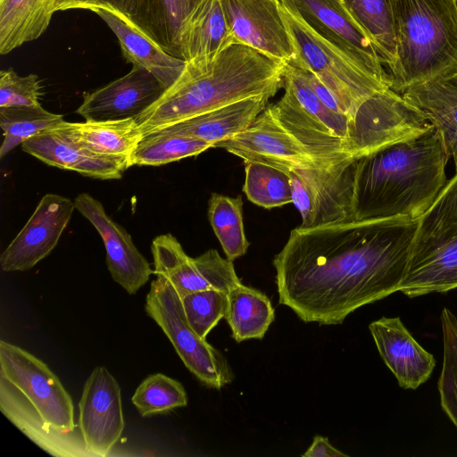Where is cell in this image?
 <instances>
[{"instance_id":"obj_9","label":"cell","mask_w":457,"mask_h":457,"mask_svg":"<svg viewBox=\"0 0 457 457\" xmlns=\"http://www.w3.org/2000/svg\"><path fill=\"white\" fill-rule=\"evenodd\" d=\"M285 9L361 70L386 84L390 78L370 37L343 0H279Z\"/></svg>"},{"instance_id":"obj_18","label":"cell","mask_w":457,"mask_h":457,"mask_svg":"<svg viewBox=\"0 0 457 457\" xmlns=\"http://www.w3.org/2000/svg\"><path fill=\"white\" fill-rule=\"evenodd\" d=\"M79 211L97 230L106 252V265L112 279L129 295L145 286L154 270L138 251L130 235L105 212L103 204L87 193L74 199Z\"/></svg>"},{"instance_id":"obj_21","label":"cell","mask_w":457,"mask_h":457,"mask_svg":"<svg viewBox=\"0 0 457 457\" xmlns=\"http://www.w3.org/2000/svg\"><path fill=\"white\" fill-rule=\"evenodd\" d=\"M369 328L382 360L401 387L416 389L430 378L436 365L434 356L414 339L399 317H382Z\"/></svg>"},{"instance_id":"obj_25","label":"cell","mask_w":457,"mask_h":457,"mask_svg":"<svg viewBox=\"0 0 457 457\" xmlns=\"http://www.w3.org/2000/svg\"><path fill=\"white\" fill-rule=\"evenodd\" d=\"M401 95L437 129L457 172V79L447 71Z\"/></svg>"},{"instance_id":"obj_1","label":"cell","mask_w":457,"mask_h":457,"mask_svg":"<svg viewBox=\"0 0 457 457\" xmlns=\"http://www.w3.org/2000/svg\"><path fill=\"white\" fill-rule=\"evenodd\" d=\"M417 222L351 220L293 229L273 260L279 303L304 322L336 325L398 292Z\"/></svg>"},{"instance_id":"obj_22","label":"cell","mask_w":457,"mask_h":457,"mask_svg":"<svg viewBox=\"0 0 457 457\" xmlns=\"http://www.w3.org/2000/svg\"><path fill=\"white\" fill-rule=\"evenodd\" d=\"M0 411L29 439L53 456L94 457L86 449L79 425L71 433L54 429L42 419L31 403L2 376Z\"/></svg>"},{"instance_id":"obj_12","label":"cell","mask_w":457,"mask_h":457,"mask_svg":"<svg viewBox=\"0 0 457 457\" xmlns=\"http://www.w3.org/2000/svg\"><path fill=\"white\" fill-rule=\"evenodd\" d=\"M154 274L162 276L179 295L204 290H219L228 294L241 284L233 262L210 249L201 255L188 256L171 234L160 235L152 242Z\"/></svg>"},{"instance_id":"obj_36","label":"cell","mask_w":457,"mask_h":457,"mask_svg":"<svg viewBox=\"0 0 457 457\" xmlns=\"http://www.w3.org/2000/svg\"><path fill=\"white\" fill-rule=\"evenodd\" d=\"M444 361L438 379L443 411L457 428V318L448 309L441 314Z\"/></svg>"},{"instance_id":"obj_15","label":"cell","mask_w":457,"mask_h":457,"mask_svg":"<svg viewBox=\"0 0 457 457\" xmlns=\"http://www.w3.org/2000/svg\"><path fill=\"white\" fill-rule=\"evenodd\" d=\"M235 43L291 63L295 48L279 0H220Z\"/></svg>"},{"instance_id":"obj_34","label":"cell","mask_w":457,"mask_h":457,"mask_svg":"<svg viewBox=\"0 0 457 457\" xmlns=\"http://www.w3.org/2000/svg\"><path fill=\"white\" fill-rule=\"evenodd\" d=\"M243 191L256 205L273 208L293 204L290 178L284 170L260 162L246 161Z\"/></svg>"},{"instance_id":"obj_20","label":"cell","mask_w":457,"mask_h":457,"mask_svg":"<svg viewBox=\"0 0 457 457\" xmlns=\"http://www.w3.org/2000/svg\"><path fill=\"white\" fill-rule=\"evenodd\" d=\"M21 149L43 162L98 179H118L130 167L129 158L104 155L70 140L55 128L22 143Z\"/></svg>"},{"instance_id":"obj_7","label":"cell","mask_w":457,"mask_h":457,"mask_svg":"<svg viewBox=\"0 0 457 457\" xmlns=\"http://www.w3.org/2000/svg\"><path fill=\"white\" fill-rule=\"evenodd\" d=\"M145 311L167 336L185 366L204 386L220 389L233 380L226 357L192 329L180 296L164 277L156 276L151 282Z\"/></svg>"},{"instance_id":"obj_39","label":"cell","mask_w":457,"mask_h":457,"mask_svg":"<svg viewBox=\"0 0 457 457\" xmlns=\"http://www.w3.org/2000/svg\"><path fill=\"white\" fill-rule=\"evenodd\" d=\"M293 66V65H292ZM301 74L303 76L311 88L313 90L320 101L328 109L337 112H344V110L338 102L334 93L324 85L314 74L311 71L296 67ZM347 114V113H346Z\"/></svg>"},{"instance_id":"obj_3","label":"cell","mask_w":457,"mask_h":457,"mask_svg":"<svg viewBox=\"0 0 457 457\" xmlns=\"http://www.w3.org/2000/svg\"><path fill=\"white\" fill-rule=\"evenodd\" d=\"M437 129L392 143L352 163L353 220H419L448 183Z\"/></svg>"},{"instance_id":"obj_32","label":"cell","mask_w":457,"mask_h":457,"mask_svg":"<svg viewBox=\"0 0 457 457\" xmlns=\"http://www.w3.org/2000/svg\"><path fill=\"white\" fill-rule=\"evenodd\" d=\"M242 198L212 193L208 203V218L221 247L229 261L245 255L246 239L242 214Z\"/></svg>"},{"instance_id":"obj_2","label":"cell","mask_w":457,"mask_h":457,"mask_svg":"<svg viewBox=\"0 0 457 457\" xmlns=\"http://www.w3.org/2000/svg\"><path fill=\"white\" fill-rule=\"evenodd\" d=\"M283 96L268 105L278 122L326 163L354 160L419 135L430 127L425 114L391 88L365 100L355 115L327 108L299 70L286 64Z\"/></svg>"},{"instance_id":"obj_28","label":"cell","mask_w":457,"mask_h":457,"mask_svg":"<svg viewBox=\"0 0 457 457\" xmlns=\"http://www.w3.org/2000/svg\"><path fill=\"white\" fill-rule=\"evenodd\" d=\"M54 0H0V54L38 38L54 13Z\"/></svg>"},{"instance_id":"obj_8","label":"cell","mask_w":457,"mask_h":457,"mask_svg":"<svg viewBox=\"0 0 457 457\" xmlns=\"http://www.w3.org/2000/svg\"><path fill=\"white\" fill-rule=\"evenodd\" d=\"M281 11L295 48V59L289 65L314 74L334 93L345 113L355 115L365 100L390 88L320 38L282 4Z\"/></svg>"},{"instance_id":"obj_23","label":"cell","mask_w":457,"mask_h":457,"mask_svg":"<svg viewBox=\"0 0 457 457\" xmlns=\"http://www.w3.org/2000/svg\"><path fill=\"white\" fill-rule=\"evenodd\" d=\"M220 0H204L186 25L181 37L185 71L201 73L234 44Z\"/></svg>"},{"instance_id":"obj_14","label":"cell","mask_w":457,"mask_h":457,"mask_svg":"<svg viewBox=\"0 0 457 457\" xmlns=\"http://www.w3.org/2000/svg\"><path fill=\"white\" fill-rule=\"evenodd\" d=\"M79 422L86 449L94 457H106L125 427L120 387L104 366L87 378L79 403Z\"/></svg>"},{"instance_id":"obj_6","label":"cell","mask_w":457,"mask_h":457,"mask_svg":"<svg viewBox=\"0 0 457 457\" xmlns=\"http://www.w3.org/2000/svg\"><path fill=\"white\" fill-rule=\"evenodd\" d=\"M457 288V172L418 220L399 291L410 298Z\"/></svg>"},{"instance_id":"obj_19","label":"cell","mask_w":457,"mask_h":457,"mask_svg":"<svg viewBox=\"0 0 457 457\" xmlns=\"http://www.w3.org/2000/svg\"><path fill=\"white\" fill-rule=\"evenodd\" d=\"M166 87L147 70L132 66L129 72L91 92L83 93L76 112L85 120L136 118L152 105Z\"/></svg>"},{"instance_id":"obj_41","label":"cell","mask_w":457,"mask_h":457,"mask_svg":"<svg viewBox=\"0 0 457 457\" xmlns=\"http://www.w3.org/2000/svg\"><path fill=\"white\" fill-rule=\"evenodd\" d=\"M54 12L72 9L89 10L94 12L99 10V0H54Z\"/></svg>"},{"instance_id":"obj_16","label":"cell","mask_w":457,"mask_h":457,"mask_svg":"<svg viewBox=\"0 0 457 457\" xmlns=\"http://www.w3.org/2000/svg\"><path fill=\"white\" fill-rule=\"evenodd\" d=\"M74 201L55 194L45 195L24 227L0 256L3 271H25L51 253L67 227Z\"/></svg>"},{"instance_id":"obj_33","label":"cell","mask_w":457,"mask_h":457,"mask_svg":"<svg viewBox=\"0 0 457 457\" xmlns=\"http://www.w3.org/2000/svg\"><path fill=\"white\" fill-rule=\"evenodd\" d=\"M64 121L62 114L50 112L42 105L0 108V127L4 132L0 158L28 139Z\"/></svg>"},{"instance_id":"obj_11","label":"cell","mask_w":457,"mask_h":457,"mask_svg":"<svg viewBox=\"0 0 457 457\" xmlns=\"http://www.w3.org/2000/svg\"><path fill=\"white\" fill-rule=\"evenodd\" d=\"M354 160L287 172L290 178L293 204L302 217L301 228L353 220L352 163Z\"/></svg>"},{"instance_id":"obj_31","label":"cell","mask_w":457,"mask_h":457,"mask_svg":"<svg viewBox=\"0 0 457 457\" xmlns=\"http://www.w3.org/2000/svg\"><path fill=\"white\" fill-rule=\"evenodd\" d=\"M207 142L193 137L160 130L145 135L131 155L130 167L161 166L195 156L212 148Z\"/></svg>"},{"instance_id":"obj_37","label":"cell","mask_w":457,"mask_h":457,"mask_svg":"<svg viewBox=\"0 0 457 457\" xmlns=\"http://www.w3.org/2000/svg\"><path fill=\"white\" fill-rule=\"evenodd\" d=\"M185 316L192 329L203 339L225 318L228 294L219 290L189 293L181 297Z\"/></svg>"},{"instance_id":"obj_40","label":"cell","mask_w":457,"mask_h":457,"mask_svg":"<svg viewBox=\"0 0 457 457\" xmlns=\"http://www.w3.org/2000/svg\"><path fill=\"white\" fill-rule=\"evenodd\" d=\"M304 457H346L347 454L335 448L327 437L316 436L312 445L302 454Z\"/></svg>"},{"instance_id":"obj_4","label":"cell","mask_w":457,"mask_h":457,"mask_svg":"<svg viewBox=\"0 0 457 457\" xmlns=\"http://www.w3.org/2000/svg\"><path fill=\"white\" fill-rule=\"evenodd\" d=\"M285 68L281 61L234 43L205 71H184L135 119L145 136L244 98L275 96L283 87Z\"/></svg>"},{"instance_id":"obj_38","label":"cell","mask_w":457,"mask_h":457,"mask_svg":"<svg viewBox=\"0 0 457 457\" xmlns=\"http://www.w3.org/2000/svg\"><path fill=\"white\" fill-rule=\"evenodd\" d=\"M42 95L37 75L20 76L12 69L0 71V108L41 105Z\"/></svg>"},{"instance_id":"obj_10","label":"cell","mask_w":457,"mask_h":457,"mask_svg":"<svg viewBox=\"0 0 457 457\" xmlns=\"http://www.w3.org/2000/svg\"><path fill=\"white\" fill-rule=\"evenodd\" d=\"M0 376L10 381L54 429H77L74 405L58 377L40 359L11 343L0 341Z\"/></svg>"},{"instance_id":"obj_27","label":"cell","mask_w":457,"mask_h":457,"mask_svg":"<svg viewBox=\"0 0 457 457\" xmlns=\"http://www.w3.org/2000/svg\"><path fill=\"white\" fill-rule=\"evenodd\" d=\"M55 129L70 140L88 150L104 155L129 158L144 137L135 118L64 121Z\"/></svg>"},{"instance_id":"obj_43","label":"cell","mask_w":457,"mask_h":457,"mask_svg":"<svg viewBox=\"0 0 457 457\" xmlns=\"http://www.w3.org/2000/svg\"><path fill=\"white\" fill-rule=\"evenodd\" d=\"M454 2V4H455V7H456V10H457V0H453Z\"/></svg>"},{"instance_id":"obj_42","label":"cell","mask_w":457,"mask_h":457,"mask_svg":"<svg viewBox=\"0 0 457 457\" xmlns=\"http://www.w3.org/2000/svg\"><path fill=\"white\" fill-rule=\"evenodd\" d=\"M449 71L457 79V67L449 70Z\"/></svg>"},{"instance_id":"obj_17","label":"cell","mask_w":457,"mask_h":457,"mask_svg":"<svg viewBox=\"0 0 457 457\" xmlns=\"http://www.w3.org/2000/svg\"><path fill=\"white\" fill-rule=\"evenodd\" d=\"M204 1L99 0V10L114 13L167 54L183 59L182 33Z\"/></svg>"},{"instance_id":"obj_24","label":"cell","mask_w":457,"mask_h":457,"mask_svg":"<svg viewBox=\"0 0 457 457\" xmlns=\"http://www.w3.org/2000/svg\"><path fill=\"white\" fill-rule=\"evenodd\" d=\"M274 96L247 97L187 119L162 130L182 134L214 145L246 129ZM160 131V130H159Z\"/></svg>"},{"instance_id":"obj_35","label":"cell","mask_w":457,"mask_h":457,"mask_svg":"<svg viewBox=\"0 0 457 457\" xmlns=\"http://www.w3.org/2000/svg\"><path fill=\"white\" fill-rule=\"evenodd\" d=\"M131 401L142 417H151L186 406L187 396L180 382L155 373L139 384Z\"/></svg>"},{"instance_id":"obj_26","label":"cell","mask_w":457,"mask_h":457,"mask_svg":"<svg viewBox=\"0 0 457 457\" xmlns=\"http://www.w3.org/2000/svg\"><path fill=\"white\" fill-rule=\"evenodd\" d=\"M96 13L114 33L123 57L132 66L147 70L166 89L179 79L186 68L185 60L167 54L114 13L104 9H100Z\"/></svg>"},{"instance_id":"obj_29","label":"cell","mask_w":457,"mask_h":457,"mask_svg":"<svg viewBox=\"0 0 457 457\" xmlns=\"http://www.w3.org/2000/svg\"><path fill=\"white\" fill-rule=\"evenodd\" d=\"M274 318L271 303L262 292L242 283L228 292L225 319L237 342L262 338Z\"/></svg>"},{"instance_id":"obj_30","label":"cell","mask_w":457,"mask_h":457,"mask_svg":"<svg viewBox=\"0 0 457 457\" xmlns=\"http://www.w3.org/2000/svg\"><path fill=\"white\" fill-rule=\"evenodd\" d=\"M353 19L370 37L383 66L396 62L397 42L394 0H343Z\"/></svg>"},{"instance_id":"obj_13","label":"cell","mask_w":457,"mask_h":457,"mask_svg":"<svg viewBox=\"0 0 457 457\" xmlns=\"http://www.w3.org/2000/svg\"><path fill=\"white\" fill-rule=\"evenodd\" d=\"M246 161L263 162L285 172L315 169L326 163L315 158L274 117L269 106L244 131L214 145Z\"/></svg>"},{"instance_id":"obj_5","label":"cell","mask_w":457,"mask_h":457,"mask_svg":"<svg viewBox=\"0 0 457 457\" xmlns=\"http://www.w3.org/2000/svg\"><path fill=\"white\" fill-rule=\"evenodd\" d=\"M397 57L387 71L390 88L403 94L457 67L453 0H394Z\"/></svg>"}]
</instances>
